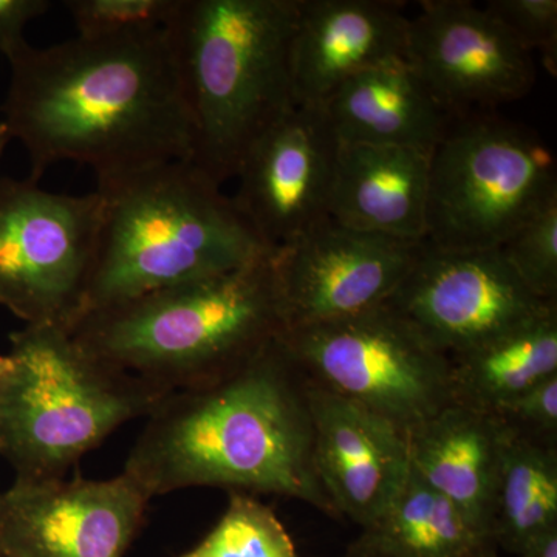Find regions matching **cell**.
<instances>
[{"mask_svg":"<svg viewBox=\"0 0 557 557\" xmlns=\"http://www.w3.org/2000/svg\"><path fill=\"white\" fill-rule=\"evenodd\" d=\"M387 0H300L289 47L296 106H324L362 70L405 58L409 17Z\"/></svg>","mask_w":557,"mask_h":557,"instance_id":"cell-16","label":"cell"},{"mask_svg":"<svg viewBox=\"0 0 557 557\" xmlns=\"http://www.w3.org/2000/svg\"><path fill=\"white\" fill-rule=\"evenodd\" d=\"M420 5L409 17L405 61L443 112L465 119L531 90L533 54L483 7L463 0Z\"/></svg>","mask_w":557,"mask_h":557,"instance_id":"cell-12","label":"cell"},{"mask_svg":"<svg viewBox=\"0 0 557 557\" xmlns=\"http://www.w3.org/2000/svg\"><path fill=\"white\" fill-rule=\"evenodd\" d=\"M421 242L392 239L324 220L274 249L285 330L358 317L387 304Z\"/></svg>","mask_w":557,"mask_h":557,"instance_id":"cell-11","label":"cell"},{"mask_svg":"<svg viewBox=\"0 0 557 557\" xmlns=\"http://www.w3.org/2000/svg\"><path fill=\"white\" fill-rule=\"evenodd\" d=\"M475 557H498L497 548H487L485 549V552L480 553V555Z\"/></svg>","mask_w":557,"mask_h":557,"instance_id":"cell-33","label":"cell"},{"mask_svg":"<svg viewBox=\"0 0 557 557\" xmlns=\"http://www.w3.org/2000/svg\"><path fill=\"white\" fill-rule=\"evenodd\" d=\"M101 223L97 190L51 193L33 180L0 178V306L25 325L75 324Z\"/></svg>","mask_w":557,"mask_h":557,"instance_id":"cell-9","label":"cell"},{"mask_svg":"<svg viewBox=\"0 0 557 557\" xmlns=\"http://www.w3.org/2000/svg\"><path fill=\"white\" fill-rule=\"evenodd\" d=\"M10 361L7 355H0V383H2L3 375L9 370Z\"/></svg>","mask_w":557,"mask_h":557,"instance_id":"cell-32","label":"cell"},{"mask_svg":"<svg viewBox=\"0 0 557 557\" xmlns=\"http://www.w3.org/2000/svg\"><path fill=\"white\" fill-rule=\"evenodd\" d=\"M531 54L539 51L542 64L556 75L557 2L556 0H491L483 7Z\"/></svg>","mask_w":557,"mask_h":557,"instance_id":"cell-26","label":"cell"},{"mask_svg":"<svg viewBox=\"0 0 557 557\" xmlns=\"http://www.w3.org/2000/svg\"><path fill=\"white\" fill-rule=\"evenodd\" d=\"M97 182L100 234L78 319L157 289L242 269L274 251L193 161Z\"/></svg>","mask_w":557,"mask_h":557,"instance_id":"cell-3","label":"cell"},{"mask_svg":"<svg viewBox=\"0 0 557 557\" xmlns=\"http://www.w3.org/2000/svg\"><path fill=\"white\" fill-rule=\"evenodd\" d=\"M0 557H2V556H0Z\"/></svg>","mask_w":557,"mask_h":557,"instance_id":"cell-35","label":"cell"},{"mask_svg":"<svg viewBox=\"0 0 557 557\" xmlns=\"http://www.w3.org/2000/svg\"><path fill=\"white\" fill-rule=\"evenodd\" d=\"M555 527L557 446L518 437L505 429L491 505L490 533L494 545L519 556L530 542Z\"/></svg>","mask_w":557,"mask_h":557,"instance_id":"cell-22","label":"cell"},{"mask_svg":"<svg viewBox=\"0 0 557 557\" xmlns=\"http://www.w3.org/2000/svg\"><path fill=\"white\" fill-rule=\"evenodd\" d=\"M10 344L0 456L14 480L67 478L116 429L149 417L172 394L98 358L61 325H25Z\"/></svg>","mask_w":557,"mask_h":557,"instance_id":"cell-6","label":"cell"},{"mask_svg":"<svg viewBox=\"0 0 557 557\" xmlns=\"http://www.w3.org/2000/svg\"><path fill=\"white\" fill-rule=\"evenodd\" d=\"M339 141L322 106H295L251 143L231 197L260 239L276 249L330 219Z\"/></svg>","mask_w":557,"mask_h":557,"instance_id":"cell-14","label":"cell"},{"mask_svg":"<svg viewBox=\"0 0 557 557\" xmlns=\"http://www.w3.org/2000/svg\"><path fill=\"white\" fill-rule=\"evenodd\" d=\"M3 126L30 159L87 164L97 180L193 161L194 126L166 28L75 38L10 62Z\"/></svg>","mask_w":557,"mask_h":557,"instance_id":"cell-1","label":"cell"},{"mask_svg":"<svg viewBox=\"0 0 557 557\" xmlns=\"http://www.w3.org/2000/svg\"><path fill=\"white\" fill-rule=\"evenodd\" d=\"M498 249L537 299L557 302V200Z\"/></svg>","mask_w":557,"mask_h":557,"instance_id":"cell-24","label":"cell"},{"mask_svg":"<svg viewBox=\"0 0 557 557\" xmlns=\"http://www.w3.org/2000/svg\"><path fill=\"white\" fill-rule=\"evenodd\" d=\"M150 500L124 472L108 480H14L0 500V556L124 557Z\"/></svg>","mask_w":557,"mask_h":557,"instance_id":"cell-13","label":"cell"},{"mask_svg":"<svg viewBox=\"0 0 557 557\" xmlns=\"http://www.w3.org/2000/svg\"><path fill=\"white\" fill-rule=\"evenodd\" d=\"M504 442L505 429L493 413L454 401L409 432L410 468L491 542Z\"/></svg>","mask_w":557,"mask_h":557,"instance_id":"cell-18","label":"cell"},{"mask_svg":"<svg viewBox=\"0 0 557 557\" xmlns=\"http://www.w3.org/2000/svg\"><path fill=\"white\" fill-rule=\"evenodd\" d=\"M0 500H2V493H0Z\"/></svg>","mask_w":557,"mask_h":557,"instance_id":"cell-34","label":"cell"},{"mask_svg":"<svg viewBox=\"0 0 557 557\" xmlns=\"http://www.w3.org/2000/svg\"><path fill=\"white\" fill-rule=\"evenodd\" d=\"M178 557H299L276 512L259 498L228 493V507L199 545Z\"/></svg>","mask_w":557,"mask_h":557,"instance_id":"cell-23","label":"cell"},{"mask_svg":"<svg viewBox=\"0 0 557 557\" xmlns=\"http://www.w3.org/2000/svg\"><path fill=\"white\" fill-rule=\"evenodd\" d=\"M49 9L47 0H0V53L9 62L30 49L25 40V27Z\"/></svg>","mask_w":557,"mask_h":557,"instance_id":"cell-28","label":"cell"},{"mask_svg":"<svg viewBox=\"0 0 557 557\" xmlns=\"http://www.w3.org/2000/svg\"><path fill=\"white\" fill-rule=\"evenodd\" d=\"M460 120L429 160L424 240L457 251L498 249L557 200L555 157L518 124Z\"/></svg>","mask_w":557,"mask_h":557,"instance_id":"cell-7","label":"cell"},{"mask_svg":"<svg viewBox=\"0 0 557 557\" xmlns=\"http://www.w3.org/2000/svg\"><path fill=\"white\" fill-rule=\"evenodd\" d=\"M300 0H178L166 25L194 126L193 163L222 186L295 108L289 47Z\"/></svg>","mask_w":557,"mask_h":557,"instance_id":"cell-5","label":"cell"},{"mask_svg":"<svg viewBox=\"0 0 557 557\" xmlns=\"http://www.w3.org/2000/svg\"><path fill=\"white\" fill-rule=\"evenodd\" d=\"M341 557H381L372 547H369L361 537H358Z\"/></svg>","mask_w":557,"mask_h":557,"instance_id":"cell-30","label":"cell"},{"mask_svg":"<svg viewBox=\"0 0 557 557\" xmlns=\"http://www.w3.org/2000/svg\"><path fill=\"white\" fill-rule=\"evenodd\" d=\"M11 141V137L7 127L3 126L2 121H0V160H2L3 152H5L7 146Z\"/></svg>","mask_w":557,"mask_h":557,"instance_id":"cell-31","label":"cell"},{"mask_svg":"<svg viewBox=\"0 0 557 557\" xmlns=\"http://www.w3.org/2000/svg\"><path fill=\"white\" fill-rule=\"evenodd\" d=\"M123 472L150 498L212 486L296 498L339 519L319 478L309 383L278 336L228 375L168 395Z\"/></svg>","mask_w":557,"mask_h":557,"instance_id":"cell-2","label":"cell"},{"mask_svg":"<svg viewBox=\"0 0 557 557\" xmlns=\"http://www.w3.org/2000/svg\"><path fill=\"white\" fill-rule=\"evenodd\" d=\"M431 153L339 143L329 214L347 228L392 239L426 236Z\"/></svg>","mask_w":557,"mask_h":557,"instance_id":"cell-17","label":"cell"},{"mask_svg":"<svg viewBox=\"0 0 557 557\" xmlns=\"http://www.w3.org/2000/svg\"><path fill=\"white\" fill-rule=\"evenodd\" d=\"M271 255L90 311L69 332L98 358L163 391L205 386L284 332Z\"/></svg>","mask_w":557,"mask_h":557,"instance_id":"cell-4","label":"cell"},{"mask_svg":"<svg viewBox=\"0 0 557 557\" xmlns=\"http://www.w3.org/2000/svg\"><path fill=\"white\" fill-rule=\"evenodd\" d=\"M314 456L339 519L368 530L410 471L409 431L350 399L310 386Z\"/></svg>","mask_w":557,"mask_h":557,"instance_id":"cell-15","label":"cell"},{"mask_svg":"<svg viewBox=\"0 0 557 557\" xmlns=\"http://www.w3.org/2000/svg\"><path fill=\"white\" fill-rule=\"evenodd\" d=\"M493 416L518 437L557 446V375L528 388Z\"/></svg>","mask_w":557,"mask_h":557,"instance_id":"cell-27","label":"cell"},{"mask_svg":"<svg viewBox=\"0 0 557 557\" xmlns=\"http://www.w3.org/2000/svg\"><path fill=\"white\" fill-rule=\"evenodd\" d=\"M549 304L523 285L500 249L457 251L423 240L386 306L450 358L522 324Z\"/></svg>","mask_w":557,"mask_h":557,"instance_id":"cell-10","label":"cell"},{"mask_svg":"<svg viewBox=\"0 0 557 557\" xmlns=\"http://www.w3.org/2000/svg\"><path fill=\"white\" fill-rule=\"evenodd\" d=\"M519 557H557V527L530 542Z\"/></svg>","mask_w":557,"mask_h":557,"instance_id":"cell-29","label":"cell"},{"mask_svg":"<svg viewBox=\"0 0 557 557\" xmlns=\"http://www.w3.org/2000/svg\"><path fill=\"white\" fill-rule=\"evenodd\" d=\"M339 143L432 153L450 126L405 58L362 70L322 106Z\"/></svg>","mask_w":557,"mask_h":557,"instance_id":"cell-19","label":"cell"},{"mask_svg":"<svg viewBox=\"0 0 557 557\" xmlns=\"http://www.w3.org/2000/svg\"><path fill=\"white\" fill-rule=\"evenodd\" d=\"M359 537L381 557H475L497 548L412 468L391 507Z\"/></svg>","mask_w":557,"mask_h":557,"instance_id":"cell-21","label":"cell"},{"mask_svg":"<svg viewBox=\"0 0 557 557\" xmlns=\"http://www.w3.org/2000/svg\"><path fill=\"white\" fill-rule=\"evenodd\" d=\"M453 401L496 412L557 375V302L496 338L449 358Z\"/></svg>","mask_w":557,"mask_h":557,"instance_id":"cell-20","label":"cell"},{"mask_svg":"<svg viewBox=\"0 0 557 557\" xmlns=\"http://www.w3.org/2000/svg\"><path fill=\"white\" fill-rule=\"evenodd\" d=\"M278 341L310 386L406 431L453 403L449 358L386 304L358 317L284 330Z\"/></svg>","mask_w":557,"mask_h":557,"instance_id":"cell-8","label":"cell"},{"mask_svg":"<svg viewBox=\"0 0 557 557\" xmlns=\"http://www.w3.org/2000/svg\"><path fill=\"white\" fill-rule=\"evenodd\" d=\"M64 5L78 38L109 39L166 28L178 0H67Z\"/></svg>","mask_w":557,"mask_h":557,"instance_id":"cell-25","label":"cell"}]
</instances>
